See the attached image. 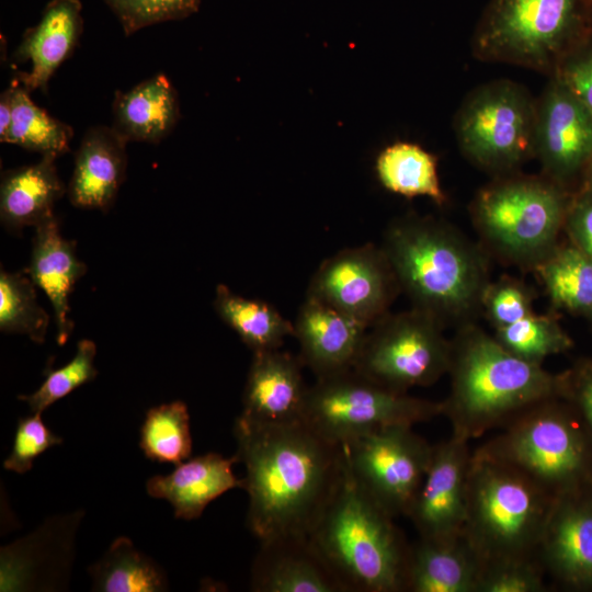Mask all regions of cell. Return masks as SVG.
<instances>
[{"label": "cell", "mask_w": 592, "mask_h": 592, "mask_svg": "<svg viewBox=\"0 0 592 592\" xmlns=\"http://www.w3.org/2000/svg\"><path fill=\"white\" fill-rule=\"evenodd\" d=\"M234 435L246 467L250 532L259 542L308 536L340 480L342 445L304 421L257 424L238 415Z\"/></svg>", "instance_id": "1"}, {"label": "cell", "mask_w": 592, "mask_h": 592, "mask_svg": "<svg viewBox=\"0 0 592 592\" xmlns=\"http://www.w3.org/2000/svg\"><path fill=\"white\" fill-rule=\"evenodd\" d=\"M411 308L443 328L474 322L490 283L487 251L453 226L407 215L385 230L380 244Z\"/></svg>", "instance_id": "2"}, {"label": "cell", "mask_w": 592, "mask_h": 592, "mask_svg": "<svg viewBox=\"0 0 592 592\" xmlns=\"http://www.w3.org/2000/svg\"><path fill=\"white\" fill-rule=\"evenodd\" d=\"M451 341V389L442 415L452 435L480 437L542 401L561 398V374L514 355L474 322L457 328Z\"/></svg>", "instance_id": "3"}, {"label": "cell", "mask_w": 592, "mask_h": 592, "mask_svg": "<svg viewBox=\"0 0 592 592\" xmlns=\"http://www.w3.org/2000/svg\"><path fill=\"white\" fill-rule=\"evenodd\" d=\"M394 520L354 478L343 452L340 480L308 536L345 592H402L410 544Z\"/></svg>", "instance_id": "4"}, {"label": "cell", "mask_w": 592, "mask_h": 592, "mask_svg": "<svg viewBox=\"0 0 592 592\" xmlns=\"http://www.w3.org/2000/svg\"><path fill=\"white\" fill-rule=\"evenodd\" d=\"M554 499L517 469L476 448L462 535L481 569L503 561L538 559Z\"/></svg>", "instance_id": "5"}, {"label": "cell", "mask_w": 592, "mask_h": 592, "mask_svg": "<svg viewBox=\"0 0 592 592\" xmlns=\"http://www.w3.org/2000/svg\"><path fill=\"white\" fill-rule=\"evenodd\" d=\"M478 447L533 480L551 497L592 486V439L563 398L542 401Z\"/></svg>", "instance_id": "6"}, {"label": "cell", "mask_w": 592, "mask_h": 592, "mask_svg": "<svg viewBox=\"0 0 592 592\" xmlns=\"http://www.w3.org/2000/svg\"><path fill=\"white\" fill-rule=\"evenodd\" d=\"M568 206L559 183L547 178H501L479 191L471 217L486 251L535 270L558 246Z\"/></svg>", "instance_id": "7"}, {"label": "cell", "mask_w": 592, "mask_h": 592, "mask_svg": "<svg viewBox=\"0 0 592 592\" xmlns=\"http://www.w3.org/2000/svg\"><path fill=\"white\" fill-rule=\"evenodd\" d=\"M585 29L592 0H490L474 46L482 58L545 68Z\"/></svg>", "instance_id": "8"}, {"label": "cell", "mask_w": 592, "mask_h": 592, "mask_svg": "<svg viewBox=\"0 0 592 592\" xmlns=\"http://www.w3.org/2000/svg\"><path fill=\"white\" fill-rule=\"evenodd\" d=\"M442 413V401L389 389L351 368L316 378L308 388L303 421L341 445L383 428L413 426Z\"/></svg>", "instance_id": "9"}, {"label": "cell", "mask_w": 592, "mask_h": 592, "mask_svg": "<svg viewBox=\"0 0 592 592\" xmlns=\"http://www.w3.org/2000/svg\"><path fill=\"white\" fill-rule=\"evenodd\" d=\"M429 315L390 311L368 328L354 369L389 389L428 387L448 373L452 341Z\"/></svg>", "instance_id": "10"}, {"label": "cell", "mask_w": 592, "mask_h": 592, "mask_svg": "<svg viewBox=\"0 0 592 592\" xmlns=\"http://www.w3.org/2000/svg\"><path fill=\"white\" fill-rule=\"evenodd\" d=\"M536 106L516 83L497 81L475 90L456 119L464 155L478 167L505 174L534 153Z\"/></svg>", "instance_id": "11"}, {"label": "cell", "mask_w": 592, "mask_h": 592, "mask_svg": "<svg viewBox=\"0 0 592 592\" xmlns=\"http://www.w3.org/2000/svg\"><path fill=\"white\" fill-rule=\"evenodd\" d=\"M412 428L391 425L341 444L354 478L394 517L408 516L433 453Z\"/></svg>", "instance_id": "12"}, {"label": "cell", "mask_w": 592, "mask_h": 592, "mask_svg": "<svg viewBox=\"0 0 592 592\" xmlns=\"http://www.w3.org/2000/svg\"><path fill=\"white\" fill-rule=\"evenodd\" d=\"M401 294L380 246L364 243L325 259L312 274L306 296L372 327Z\"/></svg>", "instance_id": "13"}, {"label": "cell", "mask_w": 592, "mask_h": 592, "mask_svg": "<svg viewBox=\"0 0 592 592\" xmlns=\"http://www.w3.org/2000/svg\"><path fill=\"white\" fill-rule=\"evenodd\" d=\"M471 457L469 441L455 435L433 446L429 468L407 516L419 537L462 536Z\"/></svg>", "instance_id": "14"}, {"label": "cell", "mask_w": 592, "mask_h": 592, "mask_svg": "<svg viewBox=\"0 0 592 592\" xmlns=\"http://www.w3.org/2000/svg\"><path fill=\"white\" fill-rule=\"evenodd\" d=\"M538 559L562 588L592 592V486L554 499Z\"/></svg>", "instance_id": "15"}, {"label": "cell", "mask_w": 592, "mask_h": 592, "mask_svg": "<svg viewBox=\"0 0 592 592\" xmlns=\"http://www.w3.org/2000/svg\"><path fill=\"white\" fill-rule=\"evenodd\" d=\"M82 511L47 520L36 531L1 548V591H50L69 578Z\"/></svg>", "instance_id": "16"}, {"label": "cell", "mask_w": 592, "mask_h": 592, "mask_svg": "<svg viewBox=\"0 0 592 592\" xmlns=\"http://www.w3.org/2000/svg\"><path fill=\"white\" fill-rule=\"evenodd\" d=\"M534 153L557 183L592 158V114L557 77L536 106Z\"/></svg>", "instance_id": "17"}, {"label": "cell", "mask_w": 592, "mask_h": 592, "mask_svg": "<svg viewBox=\"0 0 592 592\" xmlns=\"http://www.w3.org/2000/svg\"><path fill=\"white\" fill-rule=\"evenodd\" d=\"M299 356L280 349L253 353L239 414L257 424L303 421L308 394Z\"/></svg>", "instance_id": "18"}, {"label": "cell", "mask_w": 592, "mask_h": 592, "mask_svg": "<svg viewBox=\"0 0 592 592\" xmlns=\"http://www.w3.org/2000/svg\"><path fill=\"white\" fill-rule=\"evenodd\" d=\"M299 358L321 378L354 367L368 327L327 304L305 296L295 321Z\"/></svg>", "instance_id": "19"}, {"label": "cell", "mask_w": 592, "mask_h": 592, "mask_svg": "<svg viewBox=\"0 0 592 592\" xmlns=\"http://www.w3.org/2000/svg\"><path fill=\"white\" fill-rule=\"evenodd\" d=\"M250 588L255 592H345L309 536L260 542Z\"/></svg>", "instance_id": "20"}, {"label": "cell", "mask_w": 592, "mask_h": 592, "mask_svg": "<svg viewBox=\"0 0 592 592\" xmlns=\"http://www.w3.org/2000/svg\"><path fill=\"white\" fill-rule=\"evenodd\" d=\"M238 456L225 457L219 453H206L175 466L168 475H156L146 482L147 493L167 500L173 508L175 519H198L206 506L235 488H243V479L234 474Z\"/></svg>", "instance_id": "21"}, {"label": "cell", "mask_w": 592, "mask_h": 592, "mask_svg": "<svg viewBox=\"0 0 592 592\" xmlns=\"http://www.w3.org/2000/svg\"><path fill=\"white\" fill-rule=\"evenodd\" d=\"M24 272L49 299L57 342L65 344L73 329L69 317V296L76 283L86 274L87 265L77 255L76 242L60 234L55 216L35 227L31 259Z\"/></svg>", "instance_id": "22"}, {"label": "cell", "mask_w": 592, "mask_h": 592, "mask_svg": "<svg viewBox=\"0 0 592 592\" xmlns=\"http://www.w3.org/2000/svg\"><path fill=\"white\" fill-rule=\"evenodd\" d=\"M127 140L114 128H90L76 153L68 185L70 203L79 208L107 210L125 179Z\"/></svg>", "instance_id": "23"}, {"label": "cell", "mask_w": 592, "mask_h": 592, "mask_svg": "<svg viewBox=\"0 0 592 592\" xmlns=\"http://www.w3.org/2000/svg\"><path fill=\"white\" fill-rule=\"evenodd\" d=\"M80 0H52L39 22L24 34L14 58L31 61L29 72H20L16 81L29 92L43 89L69 56L82 31Z\"/></svg>", "instance_id": "24"}, {"label": "cell", "mask_w": 592, "mask_h": 592, "mask_svg": "<svg viewBox=\"0 0 592 592\" xmlns=\"http://www.w3.org/2000/svg\"><path fill=\"white\" fill-rule=\"evenodd\" d=\"M481 563L462 536L422 538L410 545L405 591L477 592Z\"/></svg>", "instance_id": "25"}, {"label": "cell", "mask_w": 592, "mask_h": 592, "mask_svg": "<svg viewBox=\"0 0 592 592\" xmlns=\"http://www.w3.org/2000/svg\"><path fill=\"white\" fill-rule=\"evenodd\" d=\"M46 155L30 166L3 173L0 185V219L11 234L36 227L54 216L55 203L65 189L58 177L55 159Z\"/></svg>", "instance_id": "26"}, {"label": "cell", "mask_w": 592, "mask_h": 592, "mask_svg": "<svg viewBox=\"0 0 592 592\" xmlns=\"http://www.w3.org/2000/svg\"><path fill=\"white\" fill-rule=\"evenodd\" d=\"M177 92L163 75L117 91L113 102L114 128L127 140L158 143L179 118Z\"/></svg>", "instance_id": "27"}, {"label": "cell", "mask_w": 592, "mask_h": 592, "mask_svg": "<svg viewBox=\"0 0 592 592\" xmlns=\"http://www.w3.org/2000/svg\"><path fill=\"white\" fill-rule=\"evenodd\" d=\"M214 308L252 353L280 349L294 335L293 322L273 305L238 295L225 284L216 286Z\"/></svg>", "instance_id": "28"}, {"label": "cell", "mask_w": 592, "mask_h": 592, "mask_svg": "<svg viewBox=\"0 0 592 592\" xmlns=\"http://www.w3.org/2000/svg\"><path fill=\"white\" fill-rule=\"evenodd\" d=\"M88 571L93 591L161 592L169 588L162 567L126 536L115 538Z\"/></svg>", "instance_id": "29"}, {"label": "cell", "mask_w": 592, "mask_h": 592, "mask_svg": "<svg viewBox=\"0 0 592 592\" xmlns=\"http://www.w3.org/2000/svg\"><path fill=\"white\" fill-rule=\"evenodd\" d=\"M376 174L392 193L409 198L426 196L437 205L446 202L436 157L419 145L399 141L386 147L376 159Z\"/></svg>", "instance_id": "30"}, {"label": "cell", "mask_w": 592, "mask_h": 592, "mask_svg": "<svg viewBox=\"0 0 592 592\" xmlns=\"http://www.w3.org/2000/svg\"><path fill=\"white\" fill-rule=\"evenodd\" d=\"M534 271L554 307L592 315V260L577 246H557Z\"/></svg>", "instance_id": "31"}, {"label": "cell", "mask_w": 592, "mask_h": 592, "mask_svg": "<svg viewBox=\"0 0 592 592\" xmlns=\"http://www.w3.org/2000/svg\"><path fill=\"white\" fill-rule=\"evenodd\" d=\"M12 87V117L2 143L58 157L69 151L72 128L38 107L16 80Z\"/></svg>", "instance_id": "32"}, {"label": "cell", "mask_w": 592, "mask_h": 592, "mask_svg": "<svg viewBox=\"0 0 592 592\" xmlns=\"http://www.w3.org/2000/svg\"><path fill=\"white\" fill-rule=\"evenodd\" d=\"M139 447L151 462L179 465L192 455L190 413L181 400L150 408L139 431Z\"/></svg>", "instance_id": "33"}, {"label": "cell", "mask_w": 592, "mask_h": 592, "mask_svg": "<svg viewBox=\"0 0 592 592\" xmlns=\"http://www.w3.org/2000/svg\"><path fill=\"white\" fill-rule=\"evenodd\" d=\"M49 315L38 304L35 284L25 272H0V330L45 341Z\"/></svg>", "instance_id": "34"}, {"label": "cell", "mask_w": 592, "mask_h": 592, "mask_svg": "<svg viewBox=\"0 0 592 592\" xmlns=\"http://www.w3.org/2000/svg\"><path fill=\"white\" fill-rule=\"evenodd\" d=\"M494 339L509 352L543 365L544 361L571 348V340L551 315L534 311L521 320L494 330Z\"/></svg>", "instance_id": "35"}, {"label": "cell", "mask_w": 592, "mask_h": 592, "mask_svg": "<svg viewBox=\"0 0 592 592\" xmlns=\"http://www.w3.org/2000/svg\"><path fill=\"white\" fill-rule=\"evenodd\" d=\"M95 355V343L89 339L80 340L70 362L60 368L47 369L45 379L37 390L30 395H20L18 398L26 402L32 412L43 413L53 403L96 377Z\"/></svg>", "instance_id": "36"}, {"label": "cell", "mask_w": 592, "mask_h": 592, "mask_svg": "<svg viewBox=\"0 0 592 592\" xmlns=\"http://www.w3.org/2000/svg\"><path fill=\"white\" fill-rule=\"evenodd\" d=\"M535 295L530 286L504 275L488 284L482 297V311L496 329L512 325L532 314Z\"/></svg>", "instance_id": "37"}, {"label": "cell", "mask_w": 592, "mask_h": 592, "mask_svg": "<svg viewBox=\"0 0 592 592\" xmlns=\"http://www.w3.org/2000/svg\"><path fill=\"white\" fill-rule=\"evenodd\" d=\"M119 20L126 35L143 27L190 16L201 0H104Z\"/></svg>", "instance_id": "38"}, {"label": "cell", "mask_w": 592, "mask_h": 592, "mask_svg": "<svg viewBox=\"0 0 592 592\" xmlns=\"http://www.w3.org/2000/svg\"><path fill=\"white\" fill-rule=\"evenodd\" d=\"M545 574L538 559L488 565L481 569L477 592H544Z\"/></svg>", "instance_id": "39"}, {"label": "cell", "mask_w": 592, "mask_h": 592, "mask_svg": "<svg viewBox=\"0 0 592 592\" xmlns=\"http://www.w3.org/2000/svg\"><path fill=\"white\" fill-rule=\"evenodd\" d=\"M61 443L62 437L45 424L42 413L32 412L19 419L12 449L3 462V468L19 475L26 474L35 458Z\"/></svg>", "instance_id": "40"}, {"label": "cell", "mask_w": 592, "mask_h": 592, "mask_svg": "<svg viewBox=\"0 0 592 592\" xmlns=\"http://www.w3.org/2000/svg\"><path fill=\"white\" fill-rule=\"evenodd\" d=\"M561 375V398L574 408L592 439V361L581 362Z\"/></svg>", "instance_id": "41"}, {"label": "cell", "mask_w": 592, "mask_h": 592, "mask_svg": "<svg viewBox=\"0 0 592 592\" xmlns=\"http://www.w3.org/2000/svg\"><path fill=\"white\" fill-rule=\"evenodd\" d=\"M592 114V48L569 57L557 76Z\"/></svg>", "instance_id": "42"}, {"label": "cell", "mask_w": 592, "mask_h": 592, "mask_svg": "<svg viewBox=\"0 0 592 592\" xmlns=\"http://www.w3.org/2000/svg\"><path fill=\"white\" fill-rule=\"evenodd\" d=\"M565 225L573 244L592 260V189L568 207Z\"/></svg>", "instance_id": "43"}, {"label": "cell", "mask_w": 592, "mask_h": 592, "mask_svg": "<svg viewBox=\"0 0 592 592\" xmlns=\"http://www.w3.org/2000/svg\"><path fill=\"white\" fill-rule=\"evenodd\" d=\"M12 87L1 93L0 98V140L5 138L12 117Z\"/></svg>", "instance_id": "44"}, {"label": "cell", "mask_w": 592, "mask_h": 592, "mask_svg": "<svg viewBox=\"0 0 592 592\" xmlns=\"http://www.w3.org/2000/svg\"><path fill=\"white\" fill-rule=\"evenodd\" d=\"M588 164L590 166V172H589V184H590V187H589V189H592V158H591V160L588 162Z\"/></svg>", "instance_id": "45"}]
</instances>
